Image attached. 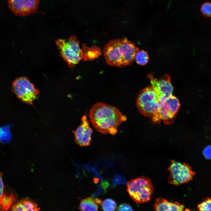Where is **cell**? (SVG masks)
Segmentation results:
<instances>
[{
	"label": "cell",
	"instance_id": "6da1fadb",
	"mask_svg": "<svg viewBox=\"0 0 211 211\" xmlns=\"http://www.w3.org/2000/svg\"><path fill=\"white\" fill-rule=\"evenodd\" d=\"M89 118L92 125L98 131L103 134L114 135L118 127L126 120V117L117 107L99 102L90 108Z\"/></svg>",
	"mask_w": 211,
	"mask_h": 211
},
{
	"label": "cell",
	"instance_id": "7a4b0ae2",
	"mask_svg": "<svg viewBox=\"0 0 211 211\" xmlns=\"http://www.w3.org/2000/svg\"><path fill=\"white\" fill-rule=\"evenodd\" d=\"M139 51L134 43L125 38L109 41L104 47L103 54L108 65L122 67L131 64Z\"/></svg>",
	"mask_w": 211,
	"mask_h": 211
},
{
	"label": "cell",
	"instance_id": "3957f363",
	"mask_svg": "<svg viewBox=\"0 0 211 211\" xmlns=\"http://www.w3.org/2000/svg\"><path fill=\"white\" fill-rule=\"evenodd\" d=\"M154 189L151 180L144 176L131 179L127 183V191L129 196L138 204L149 201Z\"/></svg>",
	"mask_w": 211,
	"mask_h": 211
},
{
	"label": "cell",
	"instance_id": "277c9868",
	"mask_svg": "<svg viewBox=\"0 0 211 211\" xmlns=\"http://www.w3.org/2000/svg\"><path fill=\"white\" fill-rule=\"evenodd\" d=\"M56 43L61 56L70 67H75L83 58V50L76 36L72 35L67 40L59 39Z\"/></svg>",
	"mask_w": 211,
	"mask_h": 211
},
{
	"label": "cell",
	"instance_id": "5b68a950",
	"mask_svg": "<svg viewBox=\"0 0 211 211\" xmlns=\"http://www.w3.org/2000/svg\"><path fill=\"white\" fill-rule=\"evenodd\" d=\"M162 101L152 86H149L139 93L136 99V106L143 115L152 118Z\"/></svg>",
	"mask_w": 211,
	"mask_h": 211
},
{
	"label": "cell",
	"instance_id": "8992f818",
	"mask_svg": "<svg viewBox=\"0 0 211 211\" xmlns=\"http://www.w3.org/2000/svg\"><path fill=\"white\" fill-rule=\"evenodd\" d=\"M12 90L21 101L32 106L39 94L38 90L26 76L15 79L12 84Z\"/></svg>",
	"mask_w": 211,
	"mask_h": 211
},
{
	"label": "cell",
	"instance_id": "52a82bcc",
	"mask_svg": "<svg viewBox=\"0 0 211 211\" xmlns=\"http://www.w3.org/2000/svg\"><path fill=\"white\" fill-rule=\"evenodd\" d=\"M168 169L169 175L168 181L169 183L179 186L192 180L195 173L192 167L185 163H181L172 160Z\"/></svg>",
	"mask_w": 211,
	"mask_h": 211
},
{
	"label": "cell",
	"instance_id": "ba28073f",
	"mask_svg": "<svg viewBox=\"0 0 211 211\" xmlns=\"http://www.w3.org/2000/svg\"><path fill=\"white\" fill-rule=\"evenodd\" d=\"M180 106L178 99L171 95L161 102L158 110L152 117V120L158 122L163 120L166 124L171 123Z\"/></svg>",
	"mask_w": 211,
	"mask_h": 211
},
{
	"label": "cell",
	"instance_id": "9c48e42d",
	"mask_svg": "<svg viewBox=\"0 0 211 211\" xmlns=\"http://www.w3.org/2000/svg\"><path fill=\"white\" fill-rule=\"evenodd\" d=\"M40 0H7L8 7L16 16H25L34 13L37 10Z\"/></svg>",
	"mask_w": 211,
	"mask_h": 211
},
{
	"label": "cell",
	"instance_id": "30bf717a",
	"mask_svg": "<svg viewBox=\"0 0 211 211\" xmlns=\"http://www.w3.org/2000/svg\"><path fill=\"white\" fill-rule=\"evenodd\" d=\"M148 77L153 88L162 100L172 95L173 88L169 75H165L159 79L154 78L150 74Z\"/></svg>",
	"mask_w": 211,
	"mask_h": 211
},
{
	"label": "cell",
	"instance_id": "8fae6325",
	"mask_svg": "<svg viewBox=\"0 0 211 211\" xmlns=\"http://www.w3.org/2000/svg\"><path fill=\"white\" fill-rule=\"evenodd\" d=\"M81 120V124L73 132L76 143L81 147H87L90 145L93 130L90 126L86 115H84Z\"/></svg>",
	"mask_w": 211,
	"mask_h": 211
},
{
	"label": "cell",
	"instance_id": "7c38bea8",
	"mask_svg": "<svg viewBox=\"0 0 211 211\" xmlns=\"http://www.w3.org/2000/svg\"><path fill=\"white\" fill-rule=\"evenodd\" d=\"M184 205L177 202H171L166 199L159 197L156 199L153 208L156 211H183Z\"/></svg>",
	"mask_w": 211,
	"mask_h": 211
},
{
	"label": "cell",
	"instance_id": "4fadbf2b",
	"mask_svg": "<svg viewBox=\"0 0 211 211\" xmlns=\"http://www.w3.org/2000/svg\"><path fill=\"white\" fill-rule=\"evenodd\" d=\"M16 195L12 191L5 192L0 200V210H7L17 198Z\"/></svg>",
	"mask_w": 211,
	"mask_h": 211
},
{
	"label": "cell",
	"instance_id": "5bb4252c",
	"mask_svg": "<svg viewBox=\"0 0 211 211\" xmlns=\"http://www.w3.org/2000/svg\"><path fill=\"white\" fill-rule=\"evenodd\" d=\"M79 208L83 211H97L98 206L96 200L91 197H88L81 201Z\"/></svg>",
	"mask_w": 211,
	"mask_h": 211
},
{
	"label": "cell",
	"instance_id": "9a60e30c",
	"mask_svg": "<svg viewBox=\"0 0 211 211\" xmlns=\"http://www.w3.org/2000/svg\"><path fill=\"white\" fill-rule=\"evenodd\" d=\"M83 50V58L85 61L93 60L98 57L101 53L100 49L96 46L89 48L85 47Z\"/></svg>",
	"mask_w": 211,
	"mask_h": 211
},
{
	"label": "cell",
	"instance_id": "2e32d148",
	"mask_svg": "<svg viewBox=\"0 0 211 211\" xmlns=\"http://www.w3.org/2000/svg\"><path fill=\"white\" fill-rule=\"evenodd\" d=\"M10 127L7 125L0 128V142L2 144L9 143L11 140L12 135Z\"/></svg>",
	"mask_w": 211,
	"mask_h": 211
},
{
	"label": "cell",
	"instance_id": "e0dca14e",
	"mask_svg": "<svg viewBox=\"0 0 211 211\" xmlns=\"http://www.w3.org/2000/svg\"><path fill=\"white\" fill-rule=\"evenodd\" d=\"M24 211H36L40 210L37 204L32 200L25 198L21 200Z\"/></svg>",
	"mask_w": 211,
	"mask_h": 211
},
{
	"label": "cell",
	"instance_id": "ac0fdd59",
	"mask_svg": "<svg viewBox=\"0 0 211 211\" xmlns=\"http://www.w3.org/2000/svg\"><path fill=\"white\" fill-rule=\"evenodd\" d=\"M137 63L141 65L146 64L149 60V56L147 53L144 50L139 51L137 53L135 59Z\"/></svg>",
	"mask_w": 211,
	"mask_h": 211
},
{
	"label": "cell",
	"instance_id": "d6986e66",
	"mask_svg": "<svg viewBox=\"0 0 211 211\" xmlns=\"http://www.w3.org/2000/svg\"><path fill=\"white\" fill-rule=\"evenodd\" d=\"M101 205L103 211H114L117 207L116 202L110 198L105 199L102 202Z\"/></svg>",
	"mask_w": 211,
	"mask_h": 211
},
{
	"label": "cell",
	"instance_id": "ffe728a7",
	"mask_svg": "<svg viewBox=\"0 0 211 211\" xmlns=\"http://www.w3.org/2000/svg\"><path fill=\"white\" fill-rule=\"evenodd\" d=\"M196 209L200 211H211V198H205L197 205Z\"/></svg>",
	"mask_w": 211,
	"mask_h": 211
},
{
	"label": "cell",
	"instance_id": "44dd1931",
	"mask_svg": "<svg viewBox=\"0 0 211 211\" xmlns=\"http://www.w3.org/2000/svg\"><path fill=\"white\" fill-rule=\"evenodd\" d=\"M200 10L202 14L205 16L211 17V3L206 2L201 6Z\"/></svg>",
	"mask_w": 211,
	"mask_h": 211
},
{
	"label": "cell",
	"instance_id": "7402d4cb",
	"mask_svg": "<svg viewBox=\"0 0 211 211\" xmlns=\"http://www.w3.org/2000/svg\"><path fill=\"white\" fill-rule=\"evenodd\" d=\"M117 211H133L132 207L129 204L122 203L119 205L117 209Z\"/></svg>",
	"mask_w": 211,
	"mask_h": 211
},
{
	"label": "cell",
	"instance_id": "603a6c76",
	"mask_svg": "<svg viewBox=\"0 0 211 211\" xmlns=\"http://www.w3.org/2000/svg\"><path fill=\"white\" fill-rule=\"evenodd\" d=\"M203 153L205 157L207 159H211V146L206 147L204 149Z\"/></svg>",
	"mask_w": 211,
	"mask_h": 211
},
{
	"label": "cell",
	"instance_id": "cb8c5ba5",
	"mask_svg": "<svg viewBox=\"0 0 211 211\" xmlns=\"http://www.w3.org/2000/svg\"><path fill=\"white\" fill-rule=\"evenodd\" d=\"M12 211H24L21 202L19 201L14 204L11 208Z\"/></svg>",
	"mask_w": 211,
	"mask_h": 211
},
{
	"label": "cell",
	"instance_id": "d4e9b609",
	"mask_svg": "<svg viewBox=\"0 0 211 211\" xmlns=\"http://www.w3.org/2000/svg\"><path fill=\"white\" fill-rule=\"evenodd\" d=\"M2 176L3 173L1 172H0V189L4 190V186L2 179Z\"/></svg>",
	"mask_w": 211,
	"mask_h": 211
},
{
	"label": "cell",
	"instance_id": "484cf974",
	"mask_svg": "<svg viewBox=\"0 0 211 211\" xmlns=\"http://www.w3.org/2000/svg\"><path fill=\"white\" fill-rule=\"evenodd\" d=\"M4 193V190H3L0 189V200L3 196Z\"/></svg>",
	"mask_w": 211,
	"mask_h": 211
}]
</instances>
